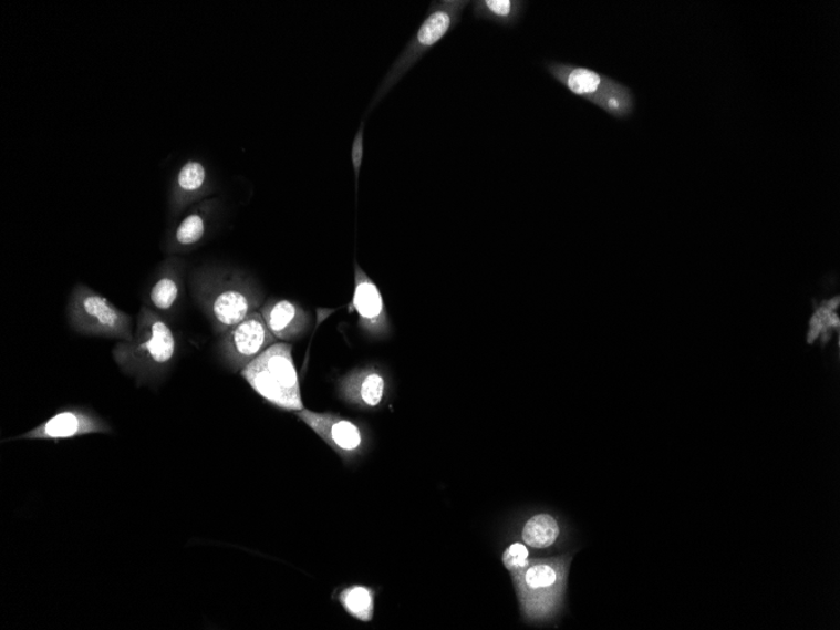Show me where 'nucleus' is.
I'll return each instance as SVG.
<instances>
[{"instance_id":"obj_8","label":"nucleus","mask_w":840,"mask_h":630,"mask_svg":"<svg viewBox=\"0 0 840 630\" xmlns=\"http://www.w3.org/2000/svg\"><path fill=\"white\" fill-rule=\"evenodd\" d=\"M276 340L261 312L253 311L246 320L226 332L221 350L232 368L245 369L263 351L276 344Z\"/></svg>"},{"instance_id":"obj_1","label":"nucleus","mask_w":840,"mask_h":630,"mask_svg":"<svg viewBox=\"0 0 840 630\" xmlns=\"http://www.w3.org/2000/svg\"><path fill=\"white\" fill-rule=\"evenodd\" d=\"M177 354V339L160 313L143 306L138 313L134 337L120 341L114 359L120 368L137 380L160 376Z\"/></svg>"},{"instance_id":"obj_22","label":"nucleus","mask_w":840,"mask_h":630,"mask_svg":"<svg viewBox=\"0 0 840 630\" xmlns=\"http://www.w3.org/2000/svg\"><path fill=\"white\" fill-rule=\"evenodd\" d=\"M364 132H365V122L363 120V122L360 123L357 133L354 137L353 146H352V163H353V169L355 174L356 184L360 177V171H362V165H363Z\"/></svg>"},{"instance_id":"obj_2","label":"nucleus","mask_w":840,"mask_h":630,"mask_svg":"<svg viewBox=\"0 0 840 630\" xmlns=\"http://www.w3.org/2000/svg\"><path fill=\"white\" fill-rule=\"evenodd\" d=\"M197 298L218 332L246 320L261 303L257 287L241 272L214 268L196 277Z\"/></svg>"},{"instance_id":"obj_20","label":"nucleus","mask_w":840,"mask_h":630,"mask_svg":"<svg viewBox=\"0 0 840 630\" xmlns=\"http://www.w3.org/2000/svg\"><path fill=\"white\" fill-rule=\"evenodd\" d=\"M838 306V299L825 303L811 320L809 341H816L818 338H828L829 331L838 328V318L834 310Z\"/></svg>"},{"instance_id":"obj_9","label":"nucleus","mask_w":840,"mask_h":630,"mask_svg":"<svg viewBox=\"0 0 840 630\" xmlns=\"http://www.w3.org/2000/svg\"><path fill=\"white\" fill-rule=\"evenodd\" d=\"M110 432V425L97 414L83 407H69L18 438L61 441Z\"/></svg>"},{"instance_id":"obj_18","label":"nucleus","mask_w":840,"mask_h":630,"mask_svg":"<svg viewBox=\"0 0 840 630\" xmlns=\"http://www.w3.org/2000/svg\"><path fill=\"white\" fill-rule=\"evenodd\" d=\"M561 527L557 518L537 515L530 518L522 530V539L535 549H548L560 539Z\"/></svg>"},{"instance_id":"obj_19","label":"nucleus","mask_w":840,"mask_h":630,"mask_svg":"<svg viewBox=\"0 0 840 630\" xmlns=\"http://www.w3.org/2000/svg\"><path fill=\"white\" fill-rule=\"evenodd\" d=\"M340 603L343 605L350 616L371 622L374 616V592L365 587H352L340 595Z\"/></svg>"},{"instance_id":"obj_15","label":"nucleus","mask_w":840,"mask_h":630,"mask_svg":"<svg viewBox=\"0 0 840 630\" xmlns=\"http://www.w3.org/2000/svg\"><path fill=\"white\" fill-rule=\"evenodd\" d=\"M384 392V378L371 369L349 375L341 384V393L348 402L369 407L380 405Z\"/></svg>"},{"instance_id":"obj_16","label":"nucleus","mask_w":840,"mask_h":630,"mask_svg":"<svg viewBox=\"0 0 840 630\" xmlns=\"http://www.w3.org/2000/svg\"><path fill=\"white\" fill-rule=\"evenodd\" d=\"M211 206H214V202L203 204L201 207L194 209L182 219L173 235L175 249H188L199 245L205 239Z\"/></svg>"},{"instance_id":"obj_6","label":"nucleus","mask_w":840,"mask_h":630,"mask_svg":"<svg viewBox=\"0 0 840 630\" xmlns=\"http://www.w3.org/2000/svg\"><path fill=\"white\" fill-rule=\"evenodd\" d=\"M545 68L572 94L593 102L609 115L626 118L633 114L634 95L623 83L570 63L548 62Z\"/></svg>"},{"instance_id":"obj_11","label":"nucleus","mask_w":840,"mask_h":630,"mask_svg":"<svg viewBox=\"0 0 840 630\" xmlns=\"http://www.w3.org/2000/svg\"><path fill=\"white\" fill-rule=\"evenodd\" d=\"M353 309L359 314L360 326L367 332L382 333L390 326L380 289L357 264H355Z\"/></svg>"},{"instance_id":"obj_13","label":"nucleus","mask_w":840,"mask_h":630,"mask_svg":"<svg viewBox=\"0 0 840 630\" xmlns=\"http://www.w3.org/2000/svg\"><path fill=\"white\" fill-rule=\"evenodd\" d=\"M261 314L272 335L280 340L298 339L309 328V314L299 304L289 300L267 302Z\"/></svg>"},{"instance_id":"obj_17","label":"nucleus","mask_w":840,"mask_h":630,"mask_svg":"<svg viewBox=\"0 0 840 630\" xmlns=\"http://www.w3.org/2000/svg\"><path fill=\"white\" fill-rule=\"evenodd\" d=\"M470 4L477 20L491 21L505 27H512L519 22L526 7L520 0H476Z\"/></svg>"},{"instance_id":"obj_4","label":"nucleus","mask_w":840,"mask_h":630,"mask_svg":"<svg viewBox=\"0 0 840 630\" xmlns=\"http://www.w3.org/2000/svg\"><path fill=\"white\" fill-rule=\"evenodd\" d=\"M571 555L531 559L511 572L525 618L541 622L556 617L564 603Z\"/></svg>"},{"instance_id":"obj_12","label":"nucleus","mask_w":840,"mask_h":630,"mask_svg":"<svg viewBox=\"0 0 840 630\" xmlns=\"http://www.w3.org/2000/svg\"><path fill=\"white\" fill-rule=\"evenodd\" d=\"M211 192L207 166L199 161H188L182 165L172 189L170 206L174 215L186 209Z\"/></svg>"},{"instance_id":"obj_5","label":"nucleus","mask_w":840,"mask_h":630,"mask_svg":"<svg viewBox=\"0 0 840 630\" xmlns=\"http://www.w3.org/2000/svg\"><path fill=\"white\" fill-rule=\"evenodd\" d=\"M246 382L267 402L280 410H303L301 388L292 348L286 342L273 344L241 370Z\"/></svg>"},{"instance_id":"obj_3","label":"nucleus","mask_w":840,"mask_h":630,"mask_svg":"<svg viewBox=\"0 0 840 630\" xmlns=\"http://www.w3.org/2000/svg\"><path fill=\"white\" fill-rule=\"evenodd\" d=\"M470 4L468 0H439L432 2L428 14L424 18L418 31L412 37V40L405 45V49L394 61L390 71L380 83V87L369 104L366 116L381 105V102L387 94L403 80L405 75L417 64L424 54H427L434 45L439 43L445 37L454 31L462 21V16Z\"/></svg>"},{"instance_id":"obj_10","label":"nucleus","mask_w":840,"mask_h":630,"mask_svg":"<svg viewBox=\"0 0 840 630\" xmlns=\"http://www.w3.org/2000/svg\"><path fill=\"white\" fill-rule=\"evenodd\" d=\"M299 420L307 423L321 440L341 456L350 457L363 447V433L356 424L332 413H317L308 410L298 412Z\"/></svg>"},{"instance_id":"obj_21","label":"nucleus","mask_w":840,"mask_h":630,"mask_svg":"<svg viewBox=\"0 0 840 630\" xmlns=\"http://www.w3.org/2000/svg\"><path fill=\"white\" fill-rule=\"evenodd\" d=\"M502 560L507 570L514 572L522 569L529 562V551L522 544H514L507 548Z\"/></svg>"},{"instance_id":"obj_7","label":"nucleus","mask_w":840,"mask_h":630,"mask_svg":"<svg viewBox=\"0 0 840 630\" xmlns=\"http://www.w3.org/2000/svg\"><path fill=\"white\" fill-rule=\"evenodd\" d=\"M68 311L70 327L82 335L120 341H128L134 337L131 314L85 285H77L72 290Z\"/></svg>"},{"instance_id":"obj_14","label":"nucleus","mask_w":840,"mask_h":630,"mask_svg":"<svg viewBox=\"0 0 840 630\" xmlns=\"http://www.w3.org/2000/svg\"><path fill=\"white\" fill-rule=\"evenodd\" d=\"M183 265L177 258L165 261L159 276L149 291V308L156 312H169L180 298Z\"/></svg>"}]
</instances>
